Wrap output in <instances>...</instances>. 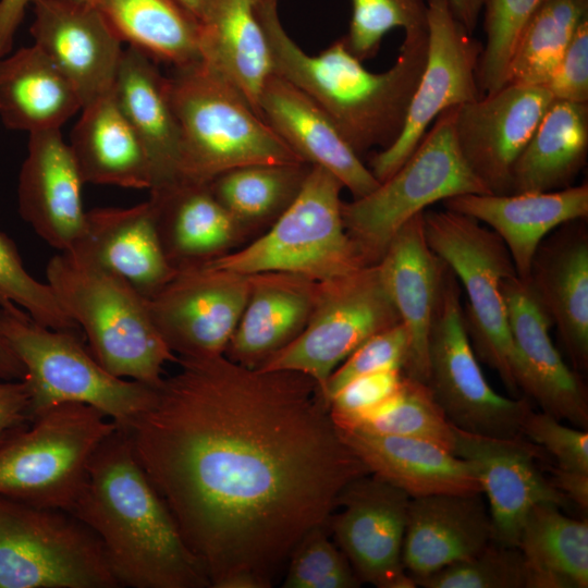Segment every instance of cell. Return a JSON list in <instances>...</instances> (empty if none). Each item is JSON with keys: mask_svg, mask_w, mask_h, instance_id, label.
I'll list each match as a JSON object with an SVG mask.
<instances>
[{"mask_svg": "<svg viewBox=\"0 0 588 588\" xmlns=\"http://www.w3.org/2000/svg\"><path fill=\"white\" fill-rule=\"evenodd\" d=\"M176 363L124 430L133 452L210 587H271L370 471L310 377L224 355Z\"/></svg>", "mask_w": 588, "mask_h": 588, "instance_id": "6da1fadb", "label": "cell"}, {"mask_svg": "<svg viewBox=\"0 0 588 588\" xmlns=\"http://www.w3.org/2000/svg\"><path fill=\"white\" fill-rule=\"evenodd\" d=\"M71 512L100 540L119 587H210L124 430L117 428L96 451Z\"/></svg>", "mask_w": 588, "mask_h": 588, "instance_id": "7a4b0ae2", "label": "cell"}, {"mask_svg": "<svg viewBox=\"0 0 588 588\" xmlns=\"http://www.w3.org/2000/svg\"><path fill=\"white\" fill-rule=\"evenodd\" d=\"M278 2L256 1L273 73L310 97L358 156L376 146L392 145L404 127L426 64L428 34L404 38L394 64L373 73L348 50L343 37L318 54L306 53L283 28Z\"/></svg>", "mask_w": 588, "mask_h": 588, "instance_id": "3957f363", "label": "cell"}, {"mask_svg": "<svg viewBox=\"0 0 588 588\" xmlns=\"http://www.w3.org/2000/svg\"><path fill=\"white\" fill-rule=\"evenodd\" d=\"M46 278L103 368L120 378L160 385L164 365L177 362V356L157 330L146 297L120 277L69 253L49 259Z\"/></svg>", "mask_w": 588, "mask_h": 588, "instance_id": "277c9868", "label": "cell"}, {"mask_svg": "<svg viewBox=\"0 0 588 588\" xmlns=\"http://www.w3.org/2000/svg\"><path fill=\"white\" fill-rule=\"evenodd\" d=\"M172 69L168 84L181 130V181L208 184L243 166L302 161L218 72L201 61Z\"/></svg>", "mask_w": 588, "mask_h": 588, "instance_id": "5b68a950", "label": "cell"}, {"mask_svg": "<svg viewBox=\"0 0 588 588\" xmlns=\"http://www.w3.org/2000/svg\"><path fill=\"white\" fill-rule=\"evenodd\" d=\"M0 328L24 367L32 419L53 406L79 403L125 430L155 399L156 388L103 368L75 331L45 327L14 304L0 306Z\"/></svg>", "mask_w": 588, "mask_h": 588, "instance_id": "8992f818", "label": "cell"}, {"mask_svg": "<svg viewBox=\"0 0 588 588\" xmlns=\"http://www.w3.org/2000/svg\"><path fill=\"white\" fill-rule=\"evenodd\" d=\"M343 187L332 173L311 166L299 192L266 234L208 261L240 274L280 272L316 283L368 266L344 225Z\"/></svg>", "mask_w": 588, "mask_h": 588, "instance_id": "52a82bcc", "label": "cell"}, {"mask_svg": "<svg viewBox=\"0 0 588 588\" xmlns=\"http://www.w3.org/2000/svg\"><path fill=\"white\" fill-rule=\"evenodd\" d=\"M117 428L86 404L64 403L40 413L0 442V495L72 511L93 456Z\"/></svg>", "mask_w": 588, "mask_h": 588, "instance_id": "ba28073f", "label": "cell"}, {"mask_svg": "<svg viewBox=\"0 0 588 588\" xmlns=\"http://www.w3.org/2000/svg\"><path fill=\"white\" fill-rule=\"evenodd\" d=\"M456 108L434 120L414 152L376 189L343 203L345 229L367 265L377 264L397 231L427 207L456 195L490 194L458 147Z\"/></svg>", "mask_w": 588, "mask_h": 588, "instance_id": "9c48e42d", "label": "cell"}, {"mask_svg": "<svg viewBox=\"0 0 588 588\" xmlns=\"http://www.w3.org/2000/svg\"><path fill=\"white\" fill-rule=\"evenodd\" d=\"M425 236L430 248L454 273L467 296L464 311L473 348L517 395L513 344L501 282L517 275L501 237L474 218L450 211L425 210Z\"/></svg>", "mask_w": 588, "mask_h": 588, "instance_id": "30bf717a", "label": "cell"}, {"mask_svg": "<svg viewBox=\"0 0 588 588\" xmlns=\"http://www.w3.org/2000/svg\"><path fill=\"white\" fill-rule=\"evenodd\" d=\"M103 548L73 512L0 495V588H117Z\"/></svg>", "mask_w": 588, "mask_h": 588, "instance_id": "8fae6325", "label": "cell"}, {"mask_svg": "<svg viewBox=\"0 0 588 588\" xmlns=\"http://www.w3.org/2000/svg\"><path fill=\"white\" fill-rule=\"evenodd\" d=\"M400 321L377 264L368 265L318 283L315 305L303 330L257 368L304 373L324 396L339 364L369 338Z\"/></svg>", "mask_w": 588, "mask_h": 588, "instance_id": "7c38bea8", "label": "cell"}, {"mask_svg": "<svg viewBox=\"0 0 588 588\" xmlns=\"http://www.w3.org/2000/svg\"><path fill=\"white\" fill-rule=\"evenodd\" d=\"M461 294L448 267L429 333L426 383L456 428L491 437L522 436L530 403L499 394L486 380L466 330Z\"/></svg>", "mask_w": 588, "mask_h": 588, "instance_id": "4fadbf2b", "label": "cell"}, {"mask_svg": "<svg viewBox=\"0 0 588 588\" xmlns=\"http://www.w3.org/2000/svg\"><path fill=\"white\" fill-rule=\"evenodd\" d=\"M427 60L396 140L375 154L369 170L381 183L414 152L445 110L483 96L477 79L482 45L455 15L450 0H428Z\"/></svg>", "mask_w": 588, "mask_h": 588, "instance_id": "5bb4252c", "label": "cell"}, {"mask_svg": "<svg viewBox=\"0 0 588 588\" xmlns=\"http://www.w3.org/2000/svg\"><path fill=\"white\" fill-rule=\"evenodd\" d=\"M249 275L208 260L175 269L147 305L151 319L177 357L223 355L249 294Z\"/></svg>", "mask_w": 588, "mask_h": 588, "instance_id": "9a60e30c", "label": "cell"}, {"mask_svg": "<svg viewBox=\"0 0 588 588\" xmlns=\"http://www.w3.org/2000/svg\"><path fill=\"white\" fill-rule=\"evenodd\" d=\"M411 497L368 474L340 495L339 515L329 523L341 551L360 583L378 588H415L402 562Z\"/></svg>", "mask_w": 588, "mask_h": 588, "instance_id": "2e32d148", "label": "cell"}, {"mask_svg": "<svg viewBox=\"0 0 588 588\" xmlns=\"http://www.w3.org/2000/svg\"><path fill=\"white\" fill-rule=\"evenodd\" d=\"M553 100L546 86L510 83L456 108L458 147L490 194H511L513 167Z\"/></svg>", "mask_w": 588, "mask_h": 588, "instance_id": "e0dca14e", "label": "cell"}, {"mask_svg": "<svg viewBox=\"0 0 588 588\" xmlns=\"http://www.w3.org/2000/svg\"><path fill=\"white\" fill-rule=\"evenodd\" d=\"M454 433L453 454L470 464L489 500L492 541L517 548L532 506L571 503L540 470L538 461L544 451L523 436L491 437L455 426Z\"/></svg>", "mask_w": 588, "mask_h": 588, "instance_id": "ac0fdd59", "label": "cell"}, {"mask_svg": "<svg viewBox=\"0 0 588 588\" xmlns=\"http://www.w3.org/2000/svg\"><path fill=\"white\" fill-rule=\"evenodd\" d=\"M513 344L514 376L518 390L559 420L587 429L588 394L579 376L556 347L551 321L531 287L517 275L501 282Z\"/></svg>", "mask_w": 588, "mask_h": 588, "instance_id": "d6986e66", "label": "cell"}, {"mask_svg": "<svg viewBox=\"0 0 588 588\" xmlns=\"http://www.w3.org/2000/svg\"><path fill=\"white\" fill-rule=\"evenodd\" d=\"M34 45L75 87L82 109L112 91L122 40L96 5L35 0Z\"/></svg>", "mask_w": 588, "mask_h": 588, "instance_id": "ffe728a7", "label": "cell"}, {"mask_svg": "<svg viewBox=\"0 0 588 588\" xmlns=\"http://www.w3.org/2000/svg\"><path fill=\"white\" fill-rule=\"evenodd\" d=\"M84 184L60 130L29 134L19 176V212L58 253L70 252L85 229Z\"/></svg>", "mask_w": 588, "mask_h": 588, "instance_id": "44dd1931", "label": "cell"}, {"mask_svg": "<svg viewBox=\"0 0 588 588\" xmlns=\"http://www.w3.org/2000/svg\"><path fill=\"white\" fill-rule=\"evenodd\" d=\"M259 112L299 160L332 173L354 198L379 186L329 115L287 79L275 73L269 76L260 94Z\"/></svg>", "mask_w": 588, "mask_h": 588, "instance_id": "7402d4cb", "label": "cell"}, {"mask_svg": "<svg viewBox=\"0 0 588 588\" xmlns=\"http://www.w3.org/2000/svg\"><path fill=\"white\" fill-rule=\"evenodd\" d=\"M377 267L408 333L409 351L403 371L426 383L429 333L448 266L427 243L422 212L397 231Z\"/></svg>", "mask_w": 588, "mask_h": 588, "instance_id": "603a6c76", "label": "cell"}, {"mask_svg": "<svg viewBox=\"0 0 588 588\" xmlns=\"http://www.w3.org/2000/svg\"><path fill=\"white\" fill-rule=\"evenodd\" d=\"M566 222L538 246L527 283L577 370L588 368V230Z\"/></svg>", "mask_w": 588, "mask_h": 588, "instance_id": "cb8c5ba5", "label": "cell"}, {"mask_svg": "<svg viewBox=\"0 0 588 588\" xmlns=\"http://www.w3.org/2000/svg\"><path fill=\"white\" fill-rule=\"evenodd\" d=\"M69 254L113 273L149 298L174 274L149 200L88 210L85 229Z\"/></svg>", "mask_w": 588, "mask_h": 588, "instance_id": "d4e9b609", "label": "cell"}, {"mask_svg": "<svg viewBox=\"0 0 588 588\" xmlns=\"http://www.w3.org/2000/svg\"><path fill=\"white\" fill-rule=\"evenodd\" d=\"M491 541V517L481 493L411 498L403 566L416 584L452 563L476 555Z\"/></svg>", "mask_w": 588, "mask_h": 588, "instance_id": "484cf974", "label": "cell"}, {"mask_svg": "<svg viewBox=\"0 0 588 588\" xmlns=\"http://www.w3.org/2000/svg\"><path fill=\"white\" fill-rule=\"evenodd\" d=\"M446 210L489 225L507 247L517 277L527 282L534 255L560 225L588 216V185L509 195L463 194L442 201Z\"/></svg>", "mask_w": 588, "mask_h": 588, "instance_id": "4316f807", "label": "cell"}, {"mask_svg": "<svg viewBox=\"0 0 588 588\" xmlns=\"http://www.w3.org/2000/svg\"><path fill=\"white\" fill-rule=\"evenodd\" d=\"M370 474L411 498L438 493H482L470 464L436 443L335 425Z\"/></svg>", "mask_w": 588, "mask_h": 588, "instance_id": "83f0119b", "label": "cell"}, {"mask_svg": "<svg viewBox=\"0 0 588 588\" xmlns=\"http://www.w3.org/2000/svg\"><path fill=\"white\" fill-rule=\"evenodd\" d=\"M112 94L144 145L151 164L149 192L181 181V130L172 107L168 76L137 48L123 50Z\"/></svg>", "mask_w": 588, "mask_h": 588, "instance_id": "f1b7e54d", "label": "cell"}, {"mask_svg": "<svg viewBox=\"0 0 588 588\" xmlns=\"http://www.w3.org/2000/svg\"><path fill=\"white\" fill-rule=\"evenodd\" d=\"M249 279L247 302L226 351L232 360L257 368L303 330L315 305L318 283L280 272Z\"/></svg>", "mask_w": 588, "mask_h": 588, "instance_id": "f546056e", "label": "cell"}, {"mask_svg": "<svg viewBox=\"0 0 588 588\" xmlns=\"http://www.w3.org/2000/svg\"><path fill=\"white\" fill-rule=\"evenodd\" d=\"M256 1L211 0L200 21L199 52L200 61L235 86L260 117L259 98L273 63Z\"/></svg>", "mask_w": 588, "mask_h": 588, "instance_id": "4dcf8cb0", "label": "cell"}, {"mask_svg": "<svg viewBox=\"0 0 588 588\" xmlns=\"http://www.w3.org/2000/svg\"><path fill=\"white\" fill-rule=\"evenodd\" d=\"M82 111L69 146L84 183L149 191V157L112 91Z\"/></svg>", "mask_w": 588, "mask_h": 588, "instance_id": "1f68e13d", "label": "cell"}, {"mask_svg": "<svg viewBox=\"0 0 588 588\" xmlns=\"http://www.w3.org/2000/svg\"><path fill=\"white\" fill-rule=\"evenodd\" d=\"M79 109L75 87L36 45L0 59V119L7 128L60 130Z\"/></svg>", "mask_w": 588, "mask_h": 588, "instance_id": "d6a6232c", "label": "cell"}, {"mask_svg": "<svg viewBox=\"0 0 588 588\" xmlns=\"http://www.w3.org/2000/svg\"><path fill=\"white\" fill-rule=\"evenodd\" d=\"M163 249L176 269L211 259L226 247L240 223L208 184L179 181L150 192Z\"/></svg>", "mask_w": 588, "mask_h": 588, "instance_id": "836d02e7", "label": "cell"}, {"mask_svg": "<svg viewBox=\"0 0 588 588\" xmlns=\"http://www.w3.org/2000/svg\"><path fill=\"white\" fill-rule=\"evenodd\" d=\"M588 154V102L554 99L516 160L511 194L572 186Z\"/></svg>", "mask_w": 588, "mask_h": 588, "instance_id": "e575fe53", "label": "cell"}, {"mask_svg": "<svg viewBox=\"0 0 588 588\" xmlns=\"http://www.w3.org/2000/svg\"><path fill=\"white\" fill-rule=\"evenodd\" d=\"M517 548L529 573L528 588H587L588 522L553 503L531 507Z\"/></svg>", "mask_w": 588, "mask_h": 588, "instance_id": "d590c367", "label": "cell"}, {"mask_svg": "<svg viewBox=\"0 0 588 588\" xmlns=\"http://www.w3.org/2000/svg\"><path fill=\"white\" fill-rule=\"evenodd\" d=\"M128 46L172 68L200 61V22L176 0H95Z\"/></svg>", "mask_w": 588, "mask_h": 588, "instance_id": "8d00e7d4", "label": "cell"}, {"mask_svg": "<svg viewBox=\"0 0 588 588\" xmlns=\"http://www.w3.org/2000/svg\"><path fill=\"white\" fill-rule=\"evenodd\" d=\"M311 166L303 161L238 167L208 183L216 198L238 221L279 216L299 192Z\"/></svg>", "mask_w": 588, "mask_h": 588, "instance_id": "74e56055", "label": "cell"}, {"mask_svg": "<svg viewBox=\"0 0 588 588\" xmlns=\"http://www.w3.org/2000/svg\"><path fill=\"white\" fill-rule=\"evenodd\" d=\"M587 17L588 0H542L520 38L509 84L547 86L578 25Z\"/></svg>", "mask_w": 588, "mask_h": 588, "instance_id": "f35d334b", "label": "cell"}, {"mask_svg": "<svg viewBox=\"0 0 588 588\" xmlns=\"http://www.w3.org/2000/svg\"><path fill=\"white\" fill-rule=\"evenodd\" d=\"M335 425L416 438L441 445L452 453L454 449V425L448 419L428 384L406 375L400 389L372 412L355 422Z\"/></svg>", "mask_w": 588, "mask_h": 588, "instance_id": "ab89813d", "label": "cell"}, {"mask_svg": "<svg viewBox=\"0 0 588 588\" xmlns=\"http://www.w3.org/2000/svg\"><path fill=\"white\" fill-rule=\"evenodd\" d=\"M542 0H482L486 45L477 79L482 94L509 84L510 68L524 30Z\"/></svg>", "mask_w": 588, "mask_h": 588, "instance_id": "60d3db41", "label": "cell"}, {"mask_svg": "<svg viewBox=\"0 0 588 588\" xmlns=\"http://www.w3.org/2000/svg\"><path fill=\"white\" fill-rule=\"evenodd\" d=\"M352 17L343 37L348 50L359 60L373 58L383 37L394 28L404 38L416 39L428 34V0H351Z\"/></svg>", "mask_w": 588, "mask_h": 588, "instance_id": "b9f144b4", "label": "cell"}, {"mask_svg": "<svg viewBox=\"0 0 588 588\" xmlns=\"http://www.w3.org/2000/svg\"><path fill=\"white\" fill-rule=\"evenodd\" d=\"M529 573L516 547L491 541L476 555L416 583L424 588H528Z\"/></svg>", "mask_w": 588, "mask_h": 588, "instance_id": "7bdbcfd3", "label": "cell"}, {"mask_svg": "<svg viewBox=\"0 0 588 588\" xmlns=\"http://www.w3.org/2000/svg\"><path fill=\"white\" fill-rule=\"evenodd\" d=\"M9 304L16 305L45 327L78 332L50 285L26 270L15 243L0 231V306Z\"/></svg>", "mask_w": 588, "mask_h": 588, "instance_id": "ee69618b", "label": "cell"}, {"mask_svg": "<svg viewBox=\"0 0 588 588\" xmlns=\"http://www.w3.org/2000/svg\"><path fill=\"white\" fill-rule=\"evenodd\" d=\"M360 584L343 552L329 540L326 527H318L293 551L283 587L356 588Z\"/></svg>", "mask_w": 588, "mask_h": 588, "instance_id": "f6af8a7d", "label": "cell"}, {"mask_svg": "<svg viewBox=\"0 0 588 588\" xmlns=\"http://www.w3.org/2000/svg\"><path fill=\"white\" fill-rule=\"evenodd\" d=\"M409 351V338L399 323L378 332L357 347L330 376L324 397L331 399L352 380L385 369H404Z\"/></svg>", "mask_w": 588, "mask_h": 588, "instance_id": "bcb514c9", "label": "cell"}, {"mask_svg": "<svg viewBox=\"0 0 588 588\" xmlns=\"http://www.w3.org/2000/svg\"><path fill=\"white\" fill-rule=\"evenodd\" d=\"M520 434L551 454L556 466L588 473L587 429L567 427L555 417L530 408L522 420Z\"/></svg>", "mask_w": 588, "mask_h": 588, "instance_id": "7dc6e473", "label": "cell"}, {"mask_svg": "<svg viewBox=\"0 0 588 588\" xmlns=\"http://www.w3.org/2000/svg\"><path fill=\"white\" fill-rule=\"evenodd\" d=\"M401 369H385L358 377L344 385L330 401L335 424H352L393 395L402 385Z\"/></svg>", "mask_w": 588, "mask_h": 588, "instance_id": "c3c4849f", "label": "cell"}, {"mask_svg": "<svg viewBox=\"0 0 588 588\" xmlns=\"http://www.w3.org/2000/svg\"><path fill=\"white\" fill-rule=\"evenodd\" d=\"M546 87L554 99L588 102V17L578 25Z\"/></svg>", "mask_w": 588, "mask_h": 588, "instance_id": "681fc988", "label": "cell"}, {"mask_svg": "<svg viewBox=\"0 0 588 588\" xmlns=\"http://www.w3.org/2000/svg\"><path fill=\"white\" fill-rule=\"evenodd\" d=\"M30 420L29 392L24 380L0 379V442Z\"/></svg>", "mask_w": 588, "mask_h": 588, "instance_id": "f907efd6", "label": "cell"}, {"mask_svg": "<svg viewBox=\"0 0 588 588\" xmlns=\"http://www.w3.org/2000/svg\"><path fill=\"white\" fill-rule=\"evenodd\" d=\"M551 483L583 511L588 510V473L547 465Z\"/></svg>", "mask_w": 588, "mask_h": 588, "instance_id": "816d5d0a", "label": "cell"}, {"mask_svg": "<svg viewBox=\"0 0 588 588\" xmlns=\"http://www.w3.org/2000/svg\"><path fill=\"white\" fill-rule=\"evenodd\" d=\"M35 0H0V59L10 54L26 8Z\"/></svg>", "mask_w": 588, "mask_h": 588, "instance_id": "f5cc1de1", "label": "cell"}, {"mask_svg": "<svg viewBox=\"0 0 588 588\" xmlns=\"http://www.w3.org/2000/svg\"><path fill=\"white\" fill-rule=\"evenodd\" d=\"M25 370L0 328V379L23 380Z\"/></svg>", "mask_w": 588, "mask_h": 588, "instance_id": "db71d44e", "label": "cell"}, {"mask_svg": "<svg viewBox=\"0 0 588 588\" xmlns=\"http://www.w3.org/2000/svg\"><path fill=\"white\" fill-rule=\"evenodd\" d=\"M450 2L455 15L473 33L482 11V0H450Z\"/></svg>", "mask_w": 588, "mask_h": 588, "instance_id": "11a10c76", "label": "cell"}, {"mask_svg": "<svg viewBox=\"0 0 588 588\" xmlns=\"http://www.w3.org/2000/svg\"><path fill=\"white\" fill-rule=\"evenodd\" d=\"M188 10L199 22L203 20L211 0H176Z\"/></svg>", "mask_w": 588, "mask_h": 588, "instance_id": "9f6ffc18", "label": "cell"}, {"mask_svg": "<svg viewBox=\"0 0 588 588\" xmlns=\"http://www.w3.org/2000/svg\"><path fill=\"white\" fill-rule=\"evenodd\" d=\"M68 2L78 3V4H90L95 5V0H63Z\"/></svg>", "mask_w": 588, "mask_h": 588, "instance_id": "6f0895ef", "label": "cell"}]
</instances>
